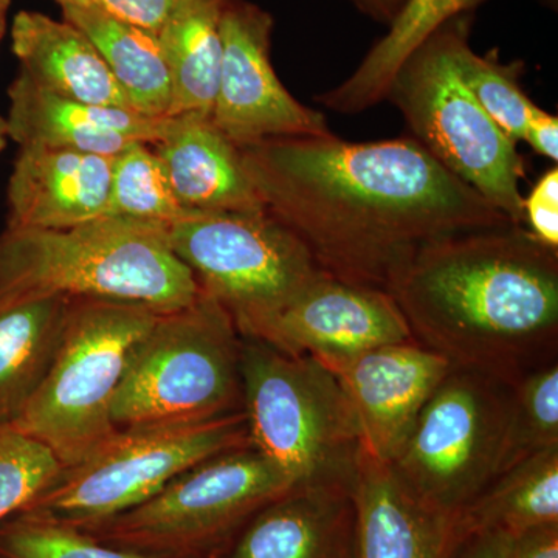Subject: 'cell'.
Listing matches in <instances>:
<instances>
[{"label":"cell","instance_id":"cell-1","mask_svg":"<svg viewBox=\"0 0 558 558\" xmlns=\"http://www.w3.org/2000/svg\"><path fill=\"white\" fill-rule=\"evenodd\" d=\"M240 149L264 208L319 269L352 284L385 289L392 270L429 242L515 226L413 137L349 143L332 134Z\"/></svg>","mask_w":558,"mask_h":558},{"label":"cell","instance_id":"cell-2","mask_svg":"<svg viewBox=\"0 0 558 558\" xmlns=\"http://www.w3.org/2000/svg\"><path fill=\"white\" fill-rule=\"evenodd\" d=\"M385 290L413 339L453 366L520 381L557 362L558 250L523 226L429 242Z\"/></svg>","mask_w":558,"mask_h":558},{"label":"cell","instance_id":"cell-3","mask_svg":"<svg viewBox=\"0 0 558 558\" xmlns=\"http://www.w3.org/2000/svg\"><path fill=\"white\" fill-rule=\"evenodd\" d=\"M199 293L163 223L105 216L70 229L0 233V300H110L167 314Z\"/></svg>","mask_w":558,"mask_h":558},{"label":"cell","instance_id":"cell-4","mask_svg":"<svg viewBox=\"0 0 558 558\" xmlns=\"http://www.w3.org/2000/svg\"><path fill=\"white\" fill-rule=\"evenodd\" d=\"M241 377L253 449L293 487L355 486L363 453L357 417L325 365L242 337Z\"/></svg>","mask_w":558,"mask_h":558},{"label":"cell","instance_id":"cell-5","mask_svg":"<svg viewBox=\"0 0 558 558\" xmlns=\"http://www.w3.org/2000/svg\"><path fill=\"white\" fill-rule=\"evenodd\" d=\"M241 351L230 312L202 290L189 306L159 314L132 349L113 425L201 424L242 411Z\"/></svg>","mask_w":558,"mask_h":558},{"label":"cell","instance_id":"cell-6","mask_svg":"<svg viewBox=\"0 0 558 558\" xmlns=\"http://www.w3.org/2000/svg\"><path fill=\"white\" fill-rule=\"evenodd\" d=\"M469 14L454 17L407 58L385 100L402 113L411 137L515 226H524L517 142L481 108L454 61V39Z\"/></svg>","mask_w":558,"mask_h":558},{"label":"cell","instance_id":"cell-7","mask_svg":"<svg viewBox=\"0 0 558 558\" xmlns=\"http://www.w3.org/2000/svg\"><path fill=\"white\" fill-rule=\"evenodd\" d=\"M159 312L121 301L70 300L60 347L17 428L39 439L65 468L117 432L112 407L132 349Z\"/></svg>","mask_w":558,"mask_h":558},{"label":"cell","instance_id":"cell-8","mask_svg":"<svg viewBox=\"0 0 558 558\" xmlns=\"http://www.w3.org/2000/svg\"><path fill=\"white\" fill-rule=\"evenodd\" d=\"M293 488L252 446L199 462L128 512L81 531L165 558H211L256 512Z\"/></svg>","mask_w":558,"mask_h":558},{"label":"cell","instance_id":"cell-9","mask_svg":"<svg viewBox=\"0 0 558 558\" xmlns=\"http://www.w3.org/2000/svg\"><path fill=\"white\" fill-rule=\"evenodd\" d=\"M247 446L244 411L201 424L117 429L20 512L92 526L142 505L193 465Z\"/></svg>","mask_w":558,"mask_h":558},{"label":"cell","instance_id":"cell-10","mask_svg":"<svg viewBox=\"0 0 558 558\" xmlns=\"http://www.w3.org/2000/svg\"><path fill=\"white\" fill-rule=\"evenodd\" d=\"M517 384L451 366L389 464L396 475L422 501L459 515L497 475Z\"/></svg>","mask_w":558,"mask_h":558},{"label":"cell","instance_id":"cell-11","mask_svg":"<svg viewBox=\"0 0 558 558\" xmlns=\"http://www.w3.org/2000/svg\"><path fill=\"white\" fill-rule=\"evenodd\" d=\"M172 252L242 337L325 274L304 242L259 211H194L168 226Z\"/></svg>","mask_w":558,"mask_h":558},{"label":"cell","instance_id":"cell-12","mask_svg":"<svg viewBox=\"0 0 558 558\" xmlns=\"http://www.w3.org/2000/svg\"><path fill=\"white\" fill-rule=\"evenodd\" d=\"M271 32L274 17L266 10L247 0H227L211 120L238 148L264 140L333 134L323 113L301 105L282 86L270 61Z\"/></svg>","mask_w":558,"mask_h":558},{"label":"cell","instance_id":"cell-13","mask_svg":"<svg viewBox=\"0 0 558 558\" xmlns=\"http://www.w3.org/2000/svg\"><path fill=\"white\" fill-rule=\"evenodd\" d=\"M245 339L322 365L368 349L413 340L398 303L385 289L352 284L322 274Z\"/></svg>","mask_w":558,"mask_h":558},{"label":"cell","instance_id":"cell-14","mask_svg":"<svg viewBox=\"0 0 558 558\" xmlns=\"http://www.w3.org/2000/svg\"><path fill=\"white\" fill-rule=\"evenodd\" d=\"M451 366L413 339L368 349L326 368L354 410L363 453L391 464Z\"/></svg>","mask_w":558,"mask_h":558},{"label":"cell","instance_id":"cell-15","mask_svg":"<svg viewBox=\"0 0 558 558\" xmlns=\"http://www.w3.org/2000/svg\"><path fill=\"white\" fill-rule=\"evenodd\" d=\"M354 488H290L256 512L211 558H355Z\"/></svg>","mask_w":558,"mask_h":558},{"label":"cell","instance_id":"cell-16","mask_svg":"<svg viewBox=\"0 0 558 558\" xmlns=\"http://www.w3.org/2000/svg\"><path fill=\"white\" fill-rule=\"evenodd\" d=\"M113 157L21 148L7 189L13 229L61 230L105 218Z\"/></svg>","mask_w":558,"mask_h":558},{"label":"cell","instance_id":"cell-17","mask_svg":"<svg viewBox=\"0 0 558 558\" xmlns=\"http://www.w3.org/2000/svg\"><path fill=\"white\" fill-rule=\"evenodd\" d=\"M10 140L21 148L78 150L116 157L132 143L159 142L165 119L132 109L86 105L43 89L17 73L9 89Z\"/></svg>","mask_w":558,"mask_h":558},{"label":"cell","instance_id":"cell-18","mask_svg":"<svg viewBox=\"0 0 558 558\" xmlns=\"http://www.w3.org/2000/svg\"><path fill=\"white\" fill-rule=\"evenodd\" d=\"M355 558H449L459 539L458 515L417 498L389 464L362 453L355 480Z\"/></svg>","mask_w":558,"mask_h":558},{"label":"cell","instance_id":"cell-19","mask_svg":"<svg viewBox=\"0 0 558 558\" xmlns=\"http://www.w3.org/2000/svg\"><path fill=\"white\" fill-rule=\"evenodd\" d=\"M154 150L180 204L190 211H259L241 149L202 113L167 117Z\"/></svg>","mask_w":558,"mask_h":558},{"label":"cell","instance_id":"cell-20","mask_svg":"<svg viewBox=\"0 0 558 558\" xmlns=\"http://www.w3.org/2000/svg\"><path fill=\"white\" fill-rule=\"evenodd\" d=\"M11 49L21 72L43 89L86 105L131 109L100 51L68 21L21 11L11 27Z\"/></svg>","mask_w":558,"mask_h":558},{"label":"cell","instance_id":"cell-21","mask_svg":"<svg viewBox=\"0 0 558 558\" xmlns=\"http://www.w3.org/2000/svg\"><path fill=\"white\" fill-rule=\"evenodd\" d=\"M61 9L62 20L100 51L132 110L153 119L170 116L171 72L156 33L110 16L94 3H65Z\"/></svg>","mask_w":558,"mask_h":558},{"label":"cell","instance_id":"cell-22","mask_svg":"<svg viewBox=\"0 0 558 558\" xmlns=\"http://www.w3.org/2000/svg\"><path fill=\"white\" fill-rule=\"evenodd\" d=\"M69 304L57 295L0 300V424L21 416L46 377Z\"/></svg>","mask_w":558,"mask_h":558},{"label":"cell","instance_id":"cell-23","mask_svg":"<svg viewBox=\"0 0 558 558\" xmlns=\"http://www.w3.org/2000/svg\"><path fill=\"white\" fill-rule=\"evenodd\" d=\"M488 0H407L387 35L374 44L365 60L340 86L315 100L344 116L365 112L385 100L400 65L446 22L472 14Z\"/></svg>","mask_w":558,"mask_h":558},{"label":"cell","instance_id":"cell-24","mask_svg":"<svg viewBox=\"0 0 558 558\" xmlns=\"http://www.w3.org/2000/svg\"><path fill=\"white\" fill-rule=\"evenodd\" d=\"M227 0H179L159 32L172 80L170 116L211 117L222 62ZM168 116V117H170Z\"/></svg>","mask_w":558,"mask_h":558},{"label":"cell","instance_id":"cell-25","mask_svg":"<svg viewBox=\"0 0 558 558\" xmlns=\"http://www.w3.org/2000/svg\"><path fill=\"white\" fill-rule=\"evenodd\" d=\"M550 524H558V447L499 473L458 515L459 537L499 532L515 539Z\"/></svg>","mask_w":558,"mask_h":558},{"label":"cell","instance_id":"cell-26","mask_svg":"<svg viewBox=\"0 0 558 558\" xmlns=\"http://www.w3.org/2000/svg\"><path fill=\"white\" fill-rule=\"evenodd\" d=\"M193 213L180 204L153 145L132 143L113 157L106 216L172 226Z\"/></svg>","mask_w":558,"mask_h":558},{"label":"cell","instance_id":"cell-27","mask_svg":"<svg viewBox=\"0 0 558 558\" xmlns=\"http://www.w3.org/2000/svg\"><path fill=\"white\" fill-rule=\"evenodd\" d=\"M470 22L472 14L462 22L454 39V61L459 75L490 119L510 138L517 143L521 140L524 142L529 119L537 108L521 90L520 76L524 72V62L505 64L492 54L480 57L470 47Z\"/></svg>","mask_w":558,"mask_h":558},{"label":"cell","instance_id":"cell-28","mask_svg":"<svg viewBox=\"0 0 558 558\" xmlns=\"http://www.w3.org/2000/svg\"><path fill=\"white\" fill-rule=\"evenodd\" d=\"M550 447H558V362L517 384L495 476Z\"/></svg>","mask_w":558,"mask_h":558},{"label":"cell","instance_id":"cell-29","mask_svg":"<svg viewBox=\"0 0 558 558\" xmlns=\"http://www.w3.org/2000/svg\"><path fill=\"white\" fill-rule=\"evenodd\" d=\"M0 558H165L106 545L86 532L16 512L0 523Z\"/></svg>","mask_w":558,"mask_h":558},{"label":"cell","instance_id":"cell-30","mask_svg":"<svg viewBox=\"0 0 558 558\" xmlns=\"http://www.w3.org/2000/svg\"><path fill=\"white\" fill-rule=\"evenodd\" d=\"M62 469L46 444L13 422L0 424V523L47 490Z\"/></svg>","mask_w":558,"mask_h":558},{"label":"cell","instance_id":"cell-31","mask_svg":"<svg viewBox=\"0 0 558 558\" xmlns=\"http://www.w3.org/2000/svg\"><path fill=\"white\" fill-rule=\"evenodd\" d=\"M524 223L543 244L558 250V170L553 168L539 178L523 201Z\"/></svg>","mask_w":558,"mask_h":558},{"label":"cell","instance_id":"cell-32","mask_svg":"<svg viewBox=\"0 0 558 558\" xmlns=\"http://www.w3.org/2000/svg\"><path fill=\"white\" fill-rule=\"evenodd\" d=\"M179 0H92L110 16L159 35Z\"/></svg>","mask_w":558,"mask_h":558},{"label":"cell","instance_id":"cell-33","mask_svg":"<svg viewBox=\"0 0 558 558\" xmlns=\"http://www.w3.org/2000/svg\"><path fill=\"white\" fill-rule=\"evenodd\" d=\"M513 539L499 532H476L459 537L449 558H512Z\"/></svg>","mask_w":558,"mask_h":558},{"label":"cell","instance_id":"cell-34","mask_svg":"<svg viewBox=\"0 0 558 558\" xmlns=\"http://www.w3.org/2000/svg\"><path fill=\"white\" fill-rule=\"evenodd\" d=\"M524 142L531 145V148L548 159L557 161L558 159V120L553 113L546 112L542 108H535L529 119L526 135Z\"/></svg>","mask_w":558,"mask_h":558},{"label":"cell","instance_id":"cell-35","mask_svg":"<svg viewBox=\"0 0 558 558\" xmlns=\"http://www.w3.org/2000/svg\"><path fill=\"white\" fill-rule=\"evenodd\" d=\"M512 558H558V524L534 529L513 539Z\"/></svg>","mask_w":558,"mask_h":558},{"label":"cell","instance_id":"cell-36","mask_svg":"<svg viewBox=\"0 0 558 558\" xmlns=\"http://www.w3.org/2000/svg\"><path fill=\"white\" fill-rule=\"evenodd\" d=\"M349 2L357 7L371 20L389 27L391 22L398 17L407 0H349Z\"/></svg>","mask_w":558,"mask_h":558},{"label":"cell","instance_id":"cell-37","mask_svg":"<svg viewBox=\"0 0 558 558\" xmlns=\"http://www.w3.org/2000/svg\"><path fill=\"white\" fill-rule=\"evenodd\" d=\"M10 142L9 120L0 113V154L7 149Z\"/></svg>","mask_w":558,"mask_h":558},{"label":"cell","instance_id":"cell-38","mask_svg":"<svg viewBox=\"0 0 558 558\" xmlns=\"http://www.w3.org/2000/svg\"><path fill=\"white\" fill-rule=\"evenodd\" d=\"M11 0H0V40L5 35L7 14H9Z\"/></svg>","mask_w":558,"mask_h":558},{"label":"cell","instance_id":"cell-39","mask_svg":"<svg viewBox=\"0 0 558 558\" xmlns=\"http://www.w3.org/2000/svg\"><path fill=\"white\" fill-rule=\"evenodd\" d=\"M60 5H65V3H92V0H57Z\"/></svg>","mask_w":558,"mask_h":558}]
</instances>
